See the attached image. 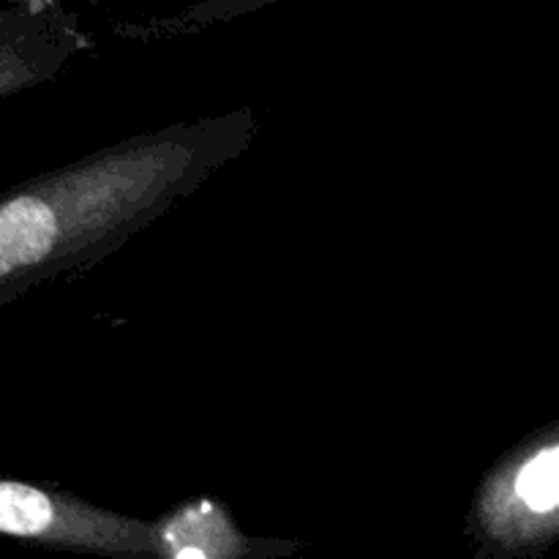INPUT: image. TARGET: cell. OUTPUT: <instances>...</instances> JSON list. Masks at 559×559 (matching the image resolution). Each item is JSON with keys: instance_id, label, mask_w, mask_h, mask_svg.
<instances>
[{"instance_id": "obj_1", "label": "cell", "mask_w": 559, "mask_h": 559, "mask_svg": "<svg viewBox=\"0 0 559 559\" xmlns=\"http://www.w3.org/2000/svg\"><path fill=\"white\" fill-rule=\"evenodd\" d=\"M516 491L530 511L549 513L559 502V456L557 448H546L530 459L516 478Z\"/></svg>"}, {"instance_id": "obj_2", "label": "cell", "mask_w": 559, "mask_h": 559, "mask_svg": "<svg viewBox=\"0 0 559 559\" xmlns=\"http://www.w3.org/2000/svg\"><path fill=\"white\" fill-rule=\"evenodd\" d=\"M16 22H11L9 16H0V93L14 87L22 76V58L16 52Z\"/></svg>"}, {"instance_id": "obj_3", "label": "cell", "mask_w": 559, "mask_h": 559, "mask_svg": "<svg viewBox=\"0 0 559 559\" xmlns=\"http://www.w3.org/2000/svg\"><path fill=\"white\" fill-rule=\"evenodd\" d=\"M175 559H207V557H205V551L194 549V546H186V549L178 551V557Z\"/></svg>"}]
</instances>
